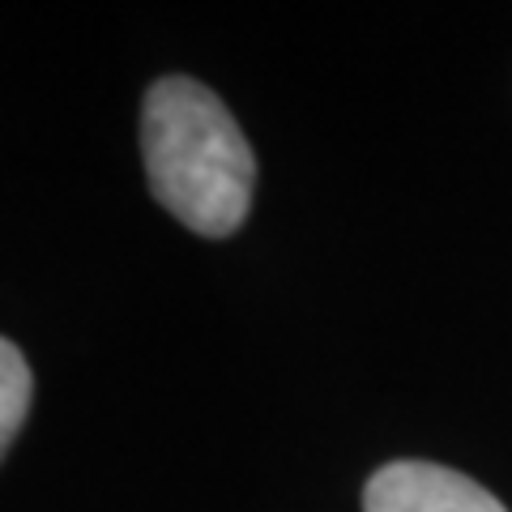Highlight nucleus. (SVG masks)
<instances>
[{"instance_id": "1", "label": "nucleus", "mask_w": 512, "mask_h": 512, "mask_svg": "<svg viewBox=\"0 0 512 512\" xmlns=\"http://www.w3.org/2000/svg\"><path fill=\"white\" fill-rule=\"evenodd\" d=\"M141 158L150 192L188 231L235 235L248 218L256 158L231 111L192 77H163L141 103Z\"/></svg>"}, {"instance_id": "2", "label": "nucleus", "mask_w": 512, "mask_h": 512, "mask_svg": "<svg viewBox=\"0 0 512 512\" xmlns=\"http://www.w3.org/2000/svg\"><path fill=\"white\" fill-rule=\"evenodd\" d=\"M363 512H508L474 478L431 466V461H393L372 474Z\"/></svg>"}, {"instance_id": "3", "label": "nucleus", "mask_w": 512, "mask_h": 512, "mask_svg": "<svg viewBox=\"0 0 512 512\" xmlns=\"http://www.w3.org/2000/svg\"><path fill=\"white\" fill-rule=\"evenodd\" d=\"M30 393H35V376H30L26 355L9 338H0V457L9 453L26 423Z\"/></svg>"}]
</instances>
